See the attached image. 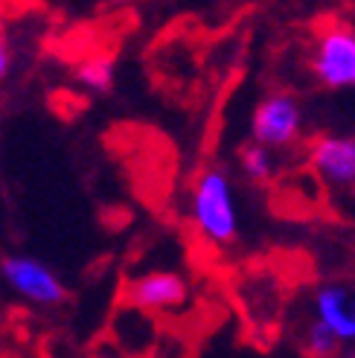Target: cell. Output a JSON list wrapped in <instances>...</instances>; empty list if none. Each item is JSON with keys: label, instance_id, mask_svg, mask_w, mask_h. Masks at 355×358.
Listing matches in <instances>:
<instances>
[{"label": "cell", "instance_id": "cell-3", "mask_svg": "<svg viewBox=\"0 0 355 358\" xmlns=\"http://www.w3.org/2000/svg\"><path fill=\"white\" fill-rule=\"evenodd\" d=\"M306 129V114L291 94H268L251 114V140L277 152L297 146Z\"/></svg>", "mask_w": 355, "mask_h": 358}, {"label": "cell", "instance_id": "cell-12", "mask_svg": "<svg viewBox=\"0 0 355 358\" xmlns=\"http://www.w3.org/2000/svg\"><path fill=\"white\" fill-rule=\"evenodd\" d=\"M108 3H111V6H131L134 0H108Z\"/></svg>", "mask_w": 355, "mask_h": 358}, {"label": "cell", "instance_id": "cell-8", "mask_svg": "<svg viewBox=\"0 0 355 358\" xmlns=\"http://www.w3.org/2000/svg\"><path fill=\"white\" fill-rule=\"evenodd\" d=\"M277 149L265 146V143H247L239 152V169L251 184H268L277 175Z\"/></svg>", "mask_w": 355, "mask_h": 358}, {"label": "cell", "instance_id": "cell-7", "mask_svg": "<svg viewBox=\"0 0 355 358\" xmlns=\"http://www.w3.org/2000/svg\"><path fill=\"white\" fill-rule=\"evenodd\" d=\"M312 315L341 344H355V294L347 285L338 282L321 285L312 297Z\"/></svg>", "mask_w": 355, "mask_h": 358}, {"label": "cell", "instance_id": "cell-1", "mask_svg": "<svg viewBox=\"0 0 355 358\" xmlns=\"http://www.w3.org/2000/svg\"><path fill=\"white\" fill-rule=\"evenodd\" d=\"M189 222L207 245L227 248L239 239V204L230 175L219 166L198 172L189 189Z\"/></svg>", "mask_w": 355, "mask_h": 358}, {"label": "cell", "instance_id": "cell-6", "mask_svg": "<svg viewBox=\"0 0 355 358\" xmlns=\"http://www.w3.org/2000/svg\"><path fill=\"white\" fill-rule=\"evenodd\" d=\"M309 166L332 189L355 187V137L324 134L312 143Z\"/></svg>", "mask_w": 355, "mask_h": 358}, {"label": "cell", "instance_id": "cell-9", "mask_svg": "<svg viewBox=\"0 0 355 358\" xmlns=\"http://www.w3.org/2000/svg\"><path fill=\"white\" fill-rule=\"evenodd\" d=\"M114 59L108 56V52H99V56H91L85 59L79 67H76V82L85 87V91L91 94H105L114 87Z\"/></svg>", "mask_w": 355, "mask_h": 358}, {"label": "cell", "instance_id": "cell-11", "mask_svg": "<svg viewBox=\"0 0 355 358\" xmlns=\"http://www.w3.org/2000/svg\"><path fill=\"white\" fill-rule=\"evenodd\" d=\"M12 73V44H9V35L0 29V82H6Z\"/></svg>", "mask_w": 355, "mask_h": 358}, {"label": "cell", "instance_id": "cell-10", "mask_svg": "<svg viewBox=\"0 0 355 358\" xmlns=\"http://www.w3.org/2000/svg\"><path fill=\"white\" fill-rule=\"evenodd\" d=\"M303 347H306L309 355H332L335 350L344 347V344L321 324V320L312 317V324H309V329H306V335H303Z\"/></svg>", "mask_w": 355, "mask_h": 358}, {"label": "cell", "instance_id": "cell-4", "mask_svg": "<svg viewBox=\"0 0 355 358\" xmlns=\"http://www.w3.org/2000/svg\"><path fill=\"white\" fill-rule=\"evenodd\" d=\"M0 277H3L12 294H17L27 303H35V306L50 309L67 300V289L59 280V274L35 257H24V254L6 257L0 262Z\"/></svg>", "mask_w": 355, "mask_h": 358}, {"label": "cell", "instance_id": "cell-5", "mask_svg": "<svg viewBox=\"0 0 355 358\" xmlns=\"http://www.w3.org/2000/svg\"><path fill=\"white\" fill-rule=\"evenodd\" d=\"M189 297V285L175 271H146L126 285V300L137 312L164 315L181 309Z\"/></svg>", "mask_w": 355, "mask_h": 358}, {"label": "cell", "instance_id": "cell-2", "mask_svg": "<svg viewBox=\"0 0 355 358\" xmlns=\"http://www.w3.org/2000/svg\"><path fill=\"white\" fill-rule=\"evenodd\" d=\"M309 67L329 91H355V29L347 24L324 27L314 35Z\"/></svg>", "mask_w": 355, "mask_h": 358}]
</instances>
